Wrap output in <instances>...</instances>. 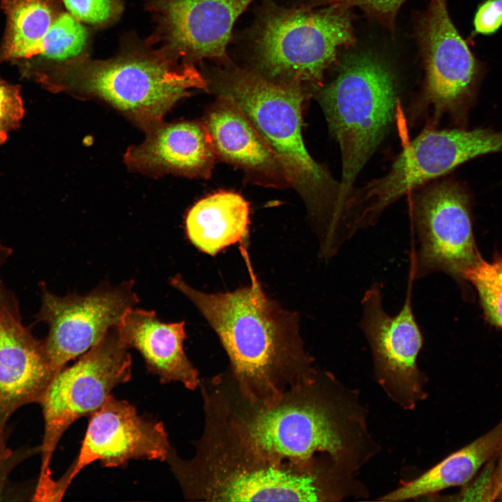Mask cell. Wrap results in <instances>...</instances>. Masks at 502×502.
I'll list each match as a JSON object with an SVG mask.
<instances>
[{
  "instance_id": "obj_21",
  "label": "cell",
  "mask_w": 502,
  "mask_h": 502,
  "mask_svg": "<svg viewBox=\"0 0 502 502\" xmlns=\"http://www.w3.org/2000/svg\"><path fill=\"white\" fill-rule=\"evenodd\" d=\"M249 204L241 195L221 191L197 201L185 219L190 242L200 251L215 256L248 234Z\"/></svg>"
},
{
  "instance_id": "obj_31",
  "label": "cell",
  "mask_w": 502,
  "mask_h": 502,
  "mask_svg": "<svg viewBox=\"0 0 502 502\" xmlns=\"http://www.w3.org/2000/svg\"><path fill=\"white\" fill-rule=\"evenodd\" d=\"M12 252V249L4 245L0 241V269L8 259ZM6 289L0 277V295H1Z\"/></svg>"
},
{
  "instance_id": "obj_26",
  "label": "cell",
  "mask_w": 502,
  "mask_h": 502,
  "mask_svg": "<svg viewBox=\"0 0 502 502\" xmlns=\"http://www.w3.org/2000/svg\"><path fill=\"white\" fill-rule=\"evenodd\" d=\"M310 7L333 6L349 9L358 7L390 30L394 29L396 16L406 0H301Z\"/></svg>"
},
{
  "instance_id": "obj_25",
  "label": "cell",
  "mask_w": 502,
  "mask_h": 502,
  "mask_svg": "<svg viewBox=\"0 0 502 502\" xmlns=\"http://www.w3.org/2000/svg\"><path fill=\"white\" fill-rule=\"evenodd\" d=\"M66 10L82 23L105 27L115 22L123 10L121 0H61Z\"/></svg>"
},
{
  "instance_id": "obj_2",
  "label": "cell",
  "mask_w": 502,
  "mask_h": 502,
  "mask_svg": "<svg viewBox=\"0 0 502 502\" xmlns=\"http://www.w3.org/2000/svg\"><path fill=\"white\" fill-rule=\"evenodd\" d=\"M250 284L233 291L204 293L180 275L171 284L199 310L216 333L229 360L227 370L242 394L271 404L316 370L305 351L297 314L270 299L241 247Z\"/></svg>"
},
{
  "instance_id": "obj_23",
  "label": "cell",
  "mask_w": 502,
  "mask_h": 502,
  "mask_svg": "<svg viewBox=\"0 0 502 502\" xmlns=\"http://www.w3.org/2000/svg\"><path fill=\"white\" fill-rule=\"evenodd\" d=\"M89 36L82 22L63 10L45 35L40 53L29 59L57 63L86 55Z\"/></svg>"
},
{
  "instance_id": "obj_11",
  "label": "cell",
  "mask_w": 502,
  "mask_h": 502,
  "mask_svg": "<svg viewBox=\"0 0 502 502\" xmlns=\"http://www.w3.org/2000/svg\"><path fill=\"white\" fill-rule=\"evenodd\" d=\"M414 280L409 275L405 301L395 316L382 304V291L372 284L362 298L360 326L371 349L376 380L386 394L406 410L426 397L425 374L417 365L423 337L412 307Z\"/></svg>"
},
{
  "instance_id": "obj_7",
  "label": "cell",
  "mask_w": 502,
  "mask_h": 502,
  "mask_svg": "<svg viewBox=\"0 0 502 502\" xmlns=\"http://www.w3.org/2000/svg\"><path fill=\"white\" fill-rule=\"evenodd\" d=\"M329 128L340 146L342 179L336 207L340 218L352 185L390 125L397 95L393 76L374 56H352L320 93Z\"/></svg>"
},
{
  "instance_id": "obj_30",
  "label": "cell",
  "mask_w": 502,
  "mask_h": 502,
  "mask_svg": "<svg viewBox=\"0 0 502 502\" xmlns=\"http://www.w3.org/2000/svg\"><path fill=\"white\" fill-rule=\"evenodd\" d=\"M500 457L495 469H490L489 474V501L502 496V447Z\"/></svg>"
},
{
  "instance_id": "obj_13",
  "label": "cell",
  "mask_w": 502,
  "mask_h": 502,
  "mask_svg": "<svg viewBox=\"0 0 502 502\" xmlns=\"http://www.w3.org/2000/svg\"><path fill=\"white\" fill-rule=\"evenodd\" d=\"M41 289L42 303L36 318L49 327L43 342L57 372L99 343L139 302L132 281L115 287L102 284L84 296L60 297L45 284Z\"/></svg>"
},
{
  "instance_id": "obj_1",
  "label": "cell",
  "mask_w": 502,
  "mask_h": 502,
  "mask_svg": "<svg viewBox=\"0 0 502 502\" xmlns=\"http://www.w3.org/2000/svg\"><path fill=\"white\" fill-rule=\"evenodd\" d=\"M199 387L203 433L243 462L356 474L379 450L357 393L328 372L317 369L271 404L242 394L228 370Z\"/></svg>"
},
{
  "instance_id": "obj_28",
  "label": "cell",
  "mask_w": 502,
  "mask_h": 502,
  "mask_svg": "<svg viewBox=\"0 0 502 502\" xmlns=\"http://www.w3.org/2000/svg\"><path fill=\"white\" fill-rule=\"evenodd\" d=\"M472 36H490L502 27V0H484L478 6L473 20Z\"/></svg>"
},
{
  "instance_id": "obj_22",
  "label": "cell",
  "mask_w": 502,
  "mask_h": 502,
  "mask_svg": "<svg viewBox=\"0 0 502 502\" xmlns=\"http://www.w3.org/2000/svg\"><path fill=\"white\" fill-rule=\"evenodd\" d=\"M0 7L6 16L0 64L38 55L45 35L63 11L59 0H0Z\"/></svg>"
},
{
  "instance_id": "obj_4",
  "label": "cell",
  "mask_w": 502,
  "mask_h": 502,
  "mask_svg": "<svg viewBox=\"0 0 502 502\" xmlns=\"http://www.w3.org/2000/svg\"><path fill=\"white\" fill-rule=\"evenodd\" d=\"M213 89L241 110L273 152L285 179L312 214L328 222L340 185L317 164L302 136L304 93L298 84L275 82L248 69L225 66L212 73Z\"/></svg>"
},
{
  "instance_id": "obj_6",
  "label": "cell",
  "mask_w": 502,
  "mask_h": 502,
  "mask_svg": "<svg viewBox=\"0 0 502 502\" xmlns=\"http://www.w3.org/2000/svg\"><path fill=\"white\" fill-rule=\"evenodd\" d=\"M252 70L280 82L317 84L355 42L349 9L267 2L250 33Z\"/></svg>"
},
{
  "instance_id": "obj_9",
  "label": "cell",
  "mask_w": 502,
  "mask_h": 502,
  "mask_svg": "<svg viewBox=\"0 0 502 502\" xmlns=\"http://www.w3.org/2000/svg\"><path fill=\"white\" fill-rule=\"evenodd\" d=\"M501 151L502 130H425L405 146L387 174L351 195L348 207L365 228L411 189L473 158Z\"/></svg>"
},
{
  "instance_id": "obj_14",
  "label": "cell",
  "mask_w": 502,
  "mask_h": 502,
  "mask_svg": "<svg viewBox=\"0 0 502 502\" xmlns=\"http://www.w3.org/2000/svg\"><path fill=\"white\" fill-rule=\"evenodd\" d=\"M255 0H144L155 28L146 40L186 63L230 65L227 50L234 25Z\"/></svg>"
},
{
  "instance_id": "obj_24",
  "label": "cell",
  "mask_w": 502,
  "mask_h": 502,
  "mask_svg": "<svg viewBox=\"0 0 502 502\" xmlns=\"http://www.w3.org/2000/svg\"><path fill=\"white\" fill-rule=\"evenodd\" d=\"M464 281L475 287L486 318L502 329V254L491 261L481 258Z\"/></svg>"
},
{
  "instance_id": "obj_29",
  "label": "cell",
  "mask_w": 502,
  "mask_h": 502,
  "mask_svg": "<svg viewBox=\"0 0 502 502\" xmlns=\"http://www.w3.org/2000/svg\"><path fill=\"white\" fill-rule=\"evenodd\" d=\"M4 427H0V497L13 462V452L6 446L3 435Z\"/></svg>"
},
{
  "instance_id": "obj_19",
  "label": "cell",
  "mask_w": 502,
  "mask_h": 502,
  "mask_svg": "<svg viewBox=\"0 0 502 502\" xmlns=\"http://www.w3.org/2000/svg\"><path fill=\"white\" fill-rule=\"evenodd\" d=\"M220 99L204 124L215 153L252 172L279 174L284 178L273 152L248 119L231 103Z\"/></svg>"
},
{
  "instance_id": "obj_15",
  "label": "cell",
  "mask_w": 502,
  "mask_h": 502,
  "mask_svg": "<svg viewBox=\"0 0 502 502\" xmlns=\"http://www.w3.org/2000/svg\"><path fill=\"white\" fill-rule=\"evenodd\" d=\"M172 447L162 423L139 416L133 405L110 395L90 416L77 457L55 480L53 501H60L75 477L94 462L119 467L132 459L165 461Z\"/></svg>"
},
{
  "instance_id": "obj_5",
  "label": "cell",
  "mask_w": 502,
  "mask_h": 502,
  "mask_svg": "<svg viewBox=\"0 0 502 502\" xmlns=\"http://www.w3.org/2000/svg\"><path fill=\"white\" fill-rule=\"evenodd\" d=\"M188 500L206 501H339L358 498L361 484L343 470L306 472L252 464L195 448L183 459L172 448L165 460Z\"/></svg>"
},
{
  "instance_id": "obj_8",
  "label": "cell",
  "mask_w": 502,
  "mask_h": 502,
  "mask_svg": "<svg viewBox=\"0 0 502 502\" xmlns=\"http://www.w3.org/2000/svg\"><path fill=\"white\" fill-rule=\"evenodd\" d=\"M128 349L119 337L116 326L113 327L99 343L72 365L63 367L51 381L40 402L45 430L36 497L47 499L53 492L55 480L51 461L66 430L75 420L91 416L114 388L130 379L132 358Z\"/></svg>"
},
{
  "instance_id": "obj_17",
  "label": "cell",
  "mask_w": 502,
  "mask_h": 502,
  "mask_svg": "<svg viewBox=\"0 0 502 502\" xmlns=\"http://www.w3.org/2000/svg\"><path fill=\"white\" fill-rule=\"evenodd\" d=\"M145 140L128 148V167L150 175L173 173L188 176L210 173L215 151L204 125L162 121L144 130Z\"/></svg>"
},
{
  "instance_id": "obj_10",
  "label": "cell",
  "mask_w": 502,
  "mask_h": 502,
  "mask_svg": "<svg viewBox=\"0 0 502 502\" xmlns=\"http://www.w3.org/2000/svg\"><path fill=\"white\" fill-rule=\"evenodd\" d=\"M470 199L459 183L445 181L420 195L414 204L417 248L410 256L414 281L442 272L459 281L482 258L476 246Z\"/></svg>"
},
{
  "instance_id": "obj_18",
  "label": "cell",
  "mask_w": 502,
  "mask_h": 502,
  "mask_svg": "<svg viewBox=\"0 0 502 502\" xmlns=\"http://www.w3.org/2000/svg\"><path fill=\"white\" fill-rule=\"evenodd\" d=\"M185 324L162 322L155 312L133 307L124 313L116 330L122 344L141 354L149 372L160 383L178 382L194 390L200 379L184 350Z\"/></svg>"
},
{
  "instance_id": "obj_20",
  "label": "cell",
  "mask_w": 502,
  "mask_h": 502,
  "mask_svg": "<svg viewBox=\"0 0 502 502\" xmlns=\"http://www.w3.org/2000/svg\"><path fill=\"white\" fill-rule=\"evenodd\" d=\"M502 447V421L485 434L450 454L414 480L378 500L400 501L427 498L445 489L468 483Z\"/></svg>"
},
{
  "instance_id": "obj_12",
  "label": "cell",
  "mask_w": 502,
  "mask_h": 502,
  "mask_svg": "<svg viewBox=\"0 0 502 502\" xmlns=\"http://www.w3.org/2000/svg\"><path fill=\"white\" fill-rule=\"evenodd\" d=\"M416 34L425 63L426 100L436 117L448 114L466 123L485 66L454 25L447 0H429L418 17Z\"/></svg>"
},
{
  "instance_id": "obj_27",
  "label": "cell",
  "mask_w": 502,
  "mask_h": 502,
  "mask_svg": "<svg viewBox=\"0 0 502 502\" xmlns=\"http://www.w3.org/2000/svg\"><path fill=\"white\" fill-rule=\"evenodd\" d=\"M22 86L10 83L0 75V145L4 144L8 135L20 129L25 114Z\"/></svg>"
},
{
  "instance_id": "obj_16",
  "label": "cell",
  "mask_w": 502,
  "mask_h": 502,
  "mask_svg": "<svg viewBox=\"0 0 502 502\" xmlns=\"http://www.w3.org/2000/svg\"><path fill=\"white\" fill-rule=\"evenodd\" d=\"M57 374L43 340L22 321L13 291L0 295V423L19 407L40 403Z\"/></svg>"
},
{
  "instance_id": "obj_3",
  "label": "cell",
  "mask_w": 502,
  "mask_h": 502,
  "mask_svg": "<svg viewBox=\"0 0 502 502\" xmlns=\"http://www.w3.org/2000/svg\"><path fill=\"white\" fill-rule=\"evenodd\" d=\"M24 77L51 92L104 100L144 130L162 121L190 90L208 85L195 65L134 38L105 60L83 55L57 63L30 61Z\"/></svg>"
},
{
  "instance_id": "obj_32",
  "label": "cell",
  "mask_w": 502,
  "mask_h": 502,
  "mask_svg": "<svg viewBox=\"0 0 502 502\" xmlns=\"http://www.w3.org/2000/svg\"><path fill=\"white\" fill-rule=\"evenodd\" d=\"M4 425H1V424L0 423V427L4 426Z\"/></svg>"
}]
</instances>
